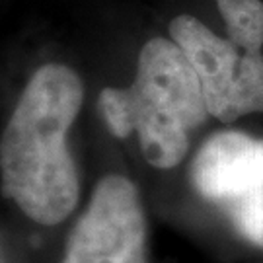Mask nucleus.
<instances>
[{
    "label": "nucleus",
    "mask_w": 263,
    "mask_h": 263,
    "mask_svg": "<svg viewBox=\"0 0 263 263\" xmlns=\"http://www.w3.org/2000/svg\"><path fill=\"white\" fill-rule=\"evenodd\" d=\"M193 185L203 199L222 209L248 242L263 248V141L240 131H220L201 144Z\"/></svg>",
    "instance_id": "nucleus-4"
},
{
    "label": "nucleus",
    "mask_w": 263,
    "mask_h": 263,
    "mask_svg": "<svg viewBox=\"0 0 263 263\" xmlns=\"http://www.w3.org/2000/svg\"><path fill=\"white\" fill-rule=\"evenodd\" d=\"M127 92L146 162L176 168L187 154L191 133L211 115L197 74L174 39L152 37L142 45Z\"/></svg>",
    "instance_id": "nucleus-2"
},
{
    "label": "nucleus",
    "mask_w": 263,
    "mask_h": 263,
    "mask_svg": "<svg viewBox=\"0 0 263 263\" xmlns=\"http://www.w3.org/2000/svg\"><path fill=\"white\" fill-rule=\"evenodd\" d=\"M226 24L228 39L244 53H261L263 2L259 0H216Z\"/></svg>",
    "instance_id": "nucleus-6"
},
{
    "label": "nucleus",
    "mask_w": 263,
    "mask_h": 263,
    "mask_svg": "<svg viewBox=\"0 0 263 263\" xmlns=\"http://www.w3.org/2000/svg\"><path fill=\"white\" fill-rule=\"evenodd\" d=\"M84 102V84L70 66L47 63L24 86L0 133V187L29 220L65 222L78 205L80 178L68 131Z\"/></svg>",
    "instance_id": "nucleus-1"
},
{
    "label": "nucleus",
    "mask_w": 263,
    "mask_h": 263,
    "mask_svg": "<svg viewBox=\"0 0 263 263\" xmlns=\"http://www.w3.org/2000/svg\"><path fill=\"white\" fill-rule=\"evenodd\" d=\"M61 263H148V226L139 189L109 174L96 183Z\"/></svg>",
    "instance_id": "nucleus-5"
},
{
    "label": "nucleus",
    "mask_w": 263,
    "mask_h": 263,
    "mask_svg": "<svg viewBox=\"0 0 263 263\" xmlns=\"http://www.w3.org/2000/svg\"><path fill=\"white\" fill-rule=\"evenodd\" d=\"M98 109L113 137L127 139L135 133V119L127 88H104L98 96Z\"/></svg>",
    "instance_id": "nucleus-7"
},
{
    "label": "nucleus",
    "mask_w": 263,
    "mask_h": 263,
    "mask_svg": "<svg viewBox=\"0 0 263 263\" xmlns=\"http://www.w3.org/2000/svg\"><path fill=\"white\" fill-rule=\"evenodd\" d=\"M170 39L193 66L211 117L230 123L250 113H263L261 53L240 55L230 39L218 37L189 14L170 22Z\"/></svg>",
    "instance_id": "nucleus-3"
}]
</instances>
